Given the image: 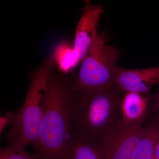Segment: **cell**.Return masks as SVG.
<instances>
[{
  "label": "cell",
  "instance_id": "cell-6",
  "mask_svg": "<svg viewBox=\"0 0 159 159\" xmlns=\"http://www.w3.org/2000/svg\"><path fill=\"white\" fill-rule=\"evenodd\" d=\"M104 9L102 6L85 1L75 31L73 49L78 64L85 57L92 43L98 34L97 28Z\"/></svg>",
  "mask_w": 159,
  "mask_h": 159
},
{
  "label": "cell",
  "instance_id": "cell-2",
  "mask_svg": "<svg viewBox=\"0 0 159 159\" xmlns=\"http://www.w3.org/2000/svg\"><path fill=\"white\" fill-rule=\"evenodd\" d=\"M77 76L53 69L47 84L44 107L34 145L40 159H61L70 137V120Z\"/></svg>",
  "mask_w": 159,
  "mask_h": 159
},
{
  "label": "cell",
  "instance_id": "cell-14",
  "mask_svg": "<svg viewBox=\"0 0 159 159\" xmlns=\"http://www.w3.org/2000/svg\"><path fill=\"white\" fill-rule=\"evenodd\" d=\"M152 99L154 101L155 108L157 109L159 112V89L155 96L152 97Z\"/></svg>",
  "mask_w": 159,
  "mask_h": 159
},
{
  "label": "cell",
  "instance_id": "cell-8",
  "mask_svg": "<svg viewBox=\"0 0 159 159\" xmlns=\"http://www.w3.org/2000/svg\"><path fill=\"white\" fill-rule=\"evenodd\" d=\"M151 97L135 92L125 93L121 102L122 123L144 124L151 113Z\"/></svg>",
  "mask_w": 159,
  "mask_h": 159
},
{
  "label": "cell",
  "instance_id": "cell-15",
  "mask_svg": "<svg viewBox=\"0 0 159 159\" xmlns=\"http://www.w3.org/2000/svg\"><path fill=\"white\" fill-rule=\"evenodd\" d=\"M154 158L157 159H159V138L157 142L156 145Z\"/></svg>",
  "mask_w": 159,
  "mask_h": 159
},
{
  "label": "cell",
  "instance_id": "cell-12",
  "mask_svg": "<svg viewBox=\"0 0 159 159\" xmlns=\"http://www.w3.org/2000/svg\"><path fill=\"white\" fill-rule=\"evenodd\" d=\"M6 148L0 150V159H40L35 153H29L22 145L9 142Z\"/></svg>",
  "mask_w": 159,
  "mask_h": 159
},
{
  "label": "cell",
  "instance_id": "cell-11",
  "mask_svg": "<svg viewBox=\"0 0 159 159\" xmlns=\"http://www.w3.org/2000/svg\"><path fill=\"white\" fill-rule=\"evenodd\" d=\"M53 54L54 62L57 63L59 70L63 74H69V72L78 64L73 47L66 43L59 45Z\"/></svg>",
  "mask_w": 159,
  "mask_h": 159
},
{
  "label": "cell",
  "instance_id": "cell-5",
  "mask_svg": "<svg viewBox=\"0 0 159 159\" xmlns=\"http://www.w3.org/2000/svg\"><path fill=\"white\" fill-rule=\"evenodd\" d=\"M144 124L125 126L122 123L102 146V159H135Z\"/></svg>",
  "mask_w": 159,
  "mask_h": 159
},
{
  "label": "cell",
  "instance_id": "cell-9",
  "mask_svg": "<svg viewBox=\"0 0 159 159\" xmlns=\"http://www.w3.org/2000/svg\"><path fill=\"white\" fill-rule=\"evenodd\" d=\"M146 119L135 159H153L156 145L159 138V114L152 119Z\"/></svg>",
  "mask_w": 159,
  "mask_h": 159
},
{
  "label": "cell",
  "instance_id": "cell-1",
  "mask_svg": "<svg viewBox=\"0 0 159 159\" xmlns=\"http://www.w3.org/2000/svg\"><path fill=\"white\" fill-rule=\"evenodd\" d=\"M125 93L116 83L92 93L78 92L75 88L70 111V138L102 148L122 124L121 102Z\"/></svg>",
  "mask_w": 159,
  "mask_h": 159
},
{
  "label": "cell",
  "instance_id": "cell-4",
  "mask_svg": "<svg viewBox=\"0 0 159 159\" xmlns=\"http://www.w3.org/2000/svg\"><path fill=\"white\" fill-rule=\"evenodd\" d=\"M107 40L105 34L98 33L92 43L77 76L76 90L94 93L115 84L116 62L120 52L115 47L107 45Z\"/></svg>",
  "mask_w": 159,
  "mask_h": 159
},
{
  "label": "cell",
  "instance_id": "cell-13",
  "mask_svg": "<svg viewBox=\"0 0 159 159\" xmlns=\"http://www.w3.org/2000/svg\"><path fill=\"white\" fill-rule=\"evenodd\" d=\"M15 112L9 111L7 112L4 116L0 117V134L2 133L6 125L11 123L12 117L14 116Z\"/></svg>",
  "mask_w": 159,
  "mask_h": 159
},
{
  "label": "cell",
  "instance_id": "cell-3",
  "mask_svg": "<svg viewBox=\"0 0 159 159\" xmlns=\"http://www.w3.org/2000/svg\"><path fill=\"white\" fill-rule=\"evenodd\" d=\"M54 64L53 54L31 73L25 99L10 123L12 128L7 136L9 142L25 148L36 144L43 112L47 82Z\"/></svg>",
  "mask_w": 159,
  "mask_h": 159
},
{
  "label": "cell",
  "instance_id": "cell-7",
  "mask_svg": "<svg viewBox=\"0 0 159 159\" xmlns=\"http://www.w3.org/2000/svg\"><path fill=\"white\" fill-rule=\"evenodd\" d=\"M114 80L125 93L135 92L148 97L151 88L159 82V67L128 70L116 66Z\"/></svg>",
  "mask_w": 159,
  "mask_h": 159
},
{
  "label": "cell",
  "instance_id": "cell-10",
  "mask_svg": "<svg viewBox=\"0 0 159 159\" xmlns=\"http://www.w3.org/2000/svg\"><path fill=\"white\" fill-rule=\"evenodd\" d=\"M61 159H103L102 148L87 141L71 138Z\"/></svg>",
  "mask_w": 159,
  "mask_h": 159
},
{
  "label": "cell",
  "instance_id": "cell-16",
  "mask_svg": "<svg viewBox=\"0 0 159 159\" xmlns=\"http://www.w3.org/2000/svg\"><path fill=\"white\" fill-rule=\"evenodd\" d=\"M153 159H155V158H154Z\"/></svg>",
  "mask_w": 159,
  "mask_h": 159
}]
</instances>
